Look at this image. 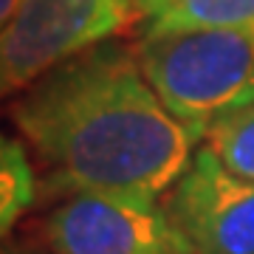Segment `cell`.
<instances>
[{
	"label": "cell",
	"instance_id": "obj_1",
	"mask_svg": "<svg viewBox=\"0 0 254 254\" xmlns=\"http://www.w3.org/2000/svg\"><path fill=\"white\" fill-rule=\"evenodd\" d=\"M11 119L57 195L161 203L200 147L119 40L43 73L14 99Z\"/></svg>",
	"mask_w": 254,
	"mask_h": 254
},
{
	"label": "cell",
	"instance_id": "obj_2",
	"mask_svg": "<svg viewBox=\"0 0 254 254\" xmlns=\"http://www.w3.org/2000/svg\"><path fill=\"white\" fill-rule=\"evenodd\" d=\"M133 51L164 108L198 144L215 119L254 96V26L141 34Z\"/></svg>",
	"mask_w": 254,
	"mask_h": 254
},
{
	"label": "cell",
	"instance_id": "obj_3",
	"mask_svg": "<svg viewBox=\"0 0 254 254\" xmlns=\"http://www.w3.org/2000/svg\"><path fill=\"white\" fill-rule=\"evenodd\" d=\"M141 17V0H23L0 34L3 96L102 46Z\"/></svg>",
	"mask_w": 254,
	"mask_h": 254
},
{
	"label": "cell",
	"instance_id": "obj_4",
	"mask_svg": "<svg viewBox=\"0 0 254 254\" xmlns=\"http://www.w3.org/2000/svg\"><path fill=\"white\" fill-rule=\"evenodd\" d=\"M51 254H195L161 203L96 192L65 195L43 220Z\"/></svg>",
	"mask_w": 254,
	"mask_h": 254
},
{
	"label": "cell",
	"instance_id": "obj_5",
	"mask_svg": "<svg viewBox=\"0 0 254 254\" xmlns=\"http://www.w3.org/2000/svg\"><path fill=\"white\" fill-rule=\"evenodd\" d=\"M161 206L195 254H254V181L229 173L206 147L195 150Z\"/></svg>",
	"mask_w": 254,
	"mask_h": 254
},
{
	"label": "cell",
	"instance_id": "obj_6",
	"mask_svg": "<svg viewBox=\"0 0 254 254\" xmlns=\"http://www.w3.org/2000/svg\"><path fill=\"white\" fill-rule=\"evenodd\" d=\"M144 34L254 26V0H141Z\"/></svg>",
	"mask_w": 254,
	"mask_h": 254
},
{
	"label": "cell",
	"instance_id": "obj_7",
	"mask_svg": "<svg viewBox=\"0 0 254 254\" xmlns=\"http://www.w3.org/2000/svg\"><path fill=\"white\" fill-rule=\"evenodd\" d=\"M200 147H206L229 173L254 181V96L215 119Z\"/></svg>",
	"mask_w": 254,
	"mask_h": 254
},
{
	"label": "cell",
	"instance_id": "obj_8",
	"mask_svg": "<svg viewBox=\"0 0 254 254\" xmlns=\"http://www.w3.org/2000/svg\"><path fill=\"white\" fill-rule=\"evenodd\" d=\"M37 200V175L20 138L0 141V232L9 237L23 215Z\"/></svg>",
	"mask_w": 254,
	"mask_h": 254
},
{
	"label": "cell",
	"instance_id": "obj_9",
	"mask_svg": "<svg viewBox=\"0 0 254 254\" xmlns=\"http://www.w3.org/2000/svg\"><path fill=\"white\" fill-rule=\"evenodd\" d=\"M20 3H23V0H0V23H3V26L17 14Z\"/></svg>",
	"mask_w": 254,
	"mask_h": 254
},
{
	"label": "cell",
	"instance_id": "obj_10",
	"mask_svg": "<svg viewBox=\"0 0 254 254\" xmlns=\"http://www.w3.org/2000/svg\"><path fill=\"white\" fill-rule=\"evenodd\" d=\"M6 254H51L46 246H11L6 249Z\"/></svg>",
	"mask_w": 254,
	"mask_h": 254
}]
</instances>
